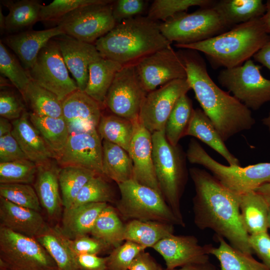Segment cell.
<instances>
[{"mask_svg": "<svg viewBox=\"0 0 270 270\" xmlns=\"http://www.w3.org/2000/svg\"><path fill=\"white\" fill-rule=\"evenodd\" d=\"M190 174L195 189L192 199L195 225L200 230H212L238 250L254 254L250 235L241 220L240 196L229 190L205 170L193 168Z\"/></svg>", "mask_w": 270, "mask_h": 270, "instance_id": "6da1fadb", "label": "cell"}, {"mask_svg": "<svg viewBox=\"0 0 270 270\" xmlns=\"http://www.w3.org/2000/svg\"><path fill=\"white\" fill-rule=\"evenodd\" d=\"M178 52L185 66L191 89L224 141L250 129L256 122L251 110L216 84L198 52L182 48Z\"/></svg>", "mask_w": 270, "mask_h": 270, "instance_id": "7a4b0ae2", "label": "cell"}, {"mask_svg": "<svg viewBox=\"0 0 270 270\" xmlns=\"http://www.w3.org/2000/svg\"><path fill=\"white\" fill-rule=\"evenodd\" d=\"M160 23L137 16L117 24L98 39L95 46L102 57L122 66L136 62L171 46L161 32Z\"/></svg>", "mask_w": 270, "mask_h": 270, "instance_id": "3957f363", "label": "cell"}, {"mask_svg": "<svg viewBox=\"0 0 270 270\" xmlns=\"http://www.w3.org/2000/svg\"><path fill=\"white\" fill-rule=\"evenodd\" d=\"M268 37L261 17L236 26L208 40L174 46L200 52L215 68H228L241 66L250 59Z\"/></svg>", "mask_w": 270, "mask_h": 270, "instance_id": "277c9868", "label": "cell"}, {"mask_svg": "<svg viewBox=\"0 0 270 270\" xmlns=\"http://www.w3.org/2000/svg\"><path fill=\"white\" fill-rule=\"evenodd\" d=\"M152 158L156 178L163 198L185 226L180 200L188 180L184 158L178 146L167 140L164 130L152 134Z\"/></svg>", "mask_w": 270, "mask_h": 270, "instance_id": "5b68a950", "label": "cell"}, {"mask_svg": "<svg viewBox=\"0 0 270 270\" xmlns=\"http://www.w3.org/2000/svg\"><path fill=\"white\" fill-rule=\"evenodd\" d=\"M186 156L190 162L203 166L225 188L238 196L270 183V162H260L245 167L225 166L212 158L194 139L189 143Z\"/></svg>", "mask_w": 270, "mask_h": 270, "instance_id": "8992f818", "label": "cell"}, {"mask_svg": "<svg viewBox=\"0 0 270 270\" xmlns=\"http://www.w3.org/2000/svg\"><path fill=\"white\" fill-rule=\"evenodd\" d=\"M118 186L120 196L115 202L116 209L124 220L154 221L184 226L160 192L132 179Z\"/></svg>", "mask_w": 270, "mask_h": 270, "instance_id": "52a82bcc", "label": "cell"}, {"mask_svg": "<svg viewBox=\"0 0 270 270\" xmlns=\"http://www.w3.org/2000/svg\"><path fill=\"white\" fill-rule=\"evenodd\" d=\"M164 36L174 44H187L208 40L230 29L212 7L184 12L160 23Z\"/></svg>", "mask_w": 270, "mask_h": 270, "instance_id": "ba28073f", "label": "cell"}, {"mask_svg": "<svg viewBox=\"0 0 270 270\" xmlns=\"http://www.w3.org/2000/svg\"><path fill=\"white\" fill-rule=\"evenodd\" d=\"M0 268L4 270H58L50 255L36 238L0 226Z\"/></svg>", "mask_w": 270, "mask_h": 270, "instance_id": "9c48e42d", "label": "cell"}, {"mask_svg": "<svg viewBox=\"0 0 270 270\" xmlns=\"http://www.w3.org/2000/svg\"><path fill=\"white\" fill-rule=\"evenodd\" d=\"M260 68L249 59L241 66L224 68L218 80L248 108L256 110L270 102V80L262 76Z\"/></svg>", "mask_w": 270, "mask_h": 270, "instance_id": "30bf717a", "label": "cell"}, {"mask_svg": "<svg viewBox=\"0 0 270 270\" xmlns=\"http://www.w3.org/2000/svg\"><path fill=\"white\" fill-rule=\"evenodd\" d=\"M113 2L78 8L61 18L56 26L64 34L93 44L117 24L112 16Z\"/></svg>", "mask_w": 270, "mask_h": 270, "instance_id": "8fae6325", "label": "cell"}, {"mask_svg": "<svg viewBox=\"0 0 270 270\" xmlns=\"http://www.w3.org/2000/svg\"><path fill=\"white\" fill-rule=\"evenodd\" d=\"M27 71L32 80L54 94L61 102L78 90L76 81L69 76L55 39L42 48L34 64Z\"/></svg>", "mask_w": 270, "mask_h": 270, "instance_id": "7c38bea8", "label": "cell"}, {"mask_svg": "<svg viewBox=\"0 0 270 270\" xmlns=\"http://www.w3.org/2000/svg\"><path fill=\"white\" fill-rule=\"evenodd\" d=\"M147 94L138 77L134 64L124 65L116 74L108 92L104 105L115 115L138 121Z\"/></svg>", "mask_w": 270, "mask_h": 270, "instance_id": "4fadbf2b", "label": "cell"}, {"mask_svg": "<svg viewBox=\"0 0 270 270\" xmlns=\"http://www.w3.org/2000/svg\"><path fill=\"white\" fill-rule=\"evenodd\" d=\"M134 64L148 93L174 80L186 78L182 60L171 46L144 56Z\"/></svg>", "mask_w": 270, "mask_h": 270, "instance_id": "5bb4252c", "label": "cell"}, {"mask_svg": "<svg viewBox=\"0 0 270 270\" xmlns=\"http://www.w3.org/2000/svg\"><path fill=\"white\" fill-rule=\"evenodd\" d=\"M191 90L186 78L171 81L148 92L138 117L140 124L152 134L164 130L166 122L178 98Z\"/></svg>", "mask_w": 270, "mask_h": 270, "instance_id": "9a60e30c", "label": "cell"}, {"mask_svg": "<svg viewBox=\"0 0 270 270\" xmlns=\"http://www.w3.org/2000/svg\"><path fill=\"white\" fill-rule=\"evenodd\" d=\"M102 140L96 128L70 134L55 160L60 168L76 166L102 175Z\"/></svg>", "mask_w": 270, "mask_h": 270, "instance_id": "2e32d148", "label": "cell"}, {"mask_svg": "<svg viewBox=\"0 0 270 270\" xmlns=\"http://www.w3.org/2000/svg\"><path fill=\"white\" fill-rule=\"evenodd\" d=\"M212 244L201 246L192 235L171 234L159 241L152 248L164 258L166 268L172 270L209 260Z\"/></svg>", "mask_w": 270, "mask_h": 270, "instance_id": "e0dca14e", "label": "cell"}, {"mask_svg": "<svg viewBox=\"0 0 270 270\" xmlns=\"http://www.w3.org/2000/svg\"><path fill=\"white\" fill-rule=\"evenodd\" d=\"M56 38L64 62L74 76L78 90L84 92L89 66L101 56L94 44L78 40L66 34Z\"/></svg>", "mask_w": 270, "mask_h": 270, "instance_id": "ac0fdd59", "label": "cell"}, {"mask_svg": "<svg viewBox=\"0 0 270 270\" xmlns=\"http://www.w3.org/2000/svg\"><path fill=\"white\" fill-rule=\"evenodd\" d=\"M128 152L133 164L132 180L162 194L154 166L152 134L140 124L132 138Z\"/></svg>", "mask_w": 270, "mask_h": 270, "instance_id": "d6986e66", "label": "cell"}, {"mask_svg": "<svg viewBox=\"0 0 270 270\" xmlns=\"http://www.w3.org/2000/svg\"><path fill=\"white\" fill-rule=\"evenodd\" d=\"M62 106L70 132L97 129L102 116V106L84 92H74L62 101Z\"/></svg>", "mask_w": 270, "mask_h": 270, "instance_id": "ffe728a7", "label": "cell"}, {"mask_svg": "<svg viewBox=\"0 0 270 270\" xmlns=\"http://www.w3.org/2000/svg\"><path fill=\"white\" fill-rule=\"evenodd\" d=\"M64 34L58 26L48 29L22 31L5 37L2 42L16 54L22 66L28 70L42 48L52 39Z\"/></svg>", "mask_w": 270, "mask_h": 270, "instance_id": "44dd1931", "label": "cell"}, {"mask_svg": "<svg viewBox=\"0 0 270 270\" xmlns=\"http://www.w3.org/2000/svg\"><path fill=\"white\" fill-rule=\"evenodd\" d=\"M0 226L36 238L48 225L39 212L18 206L0 196Z\"/></svg>", "mask_w": 270, "mask_h": 270, "instance_id": "7402d4cb", "label": "cell"}, {"mask_svg": "<svg viewBox=\"0 0 270 270\" xmlns=\"http://www.w3.org/2000/svg\"><path fill=\"white\" fill-rule=\"evenodd\" d=\"M37 166L34 188L40 206L50 218H58L63 206L58 180L60 168L51 160Z\"/></svg>", "mask_w": 270, "mask_h": 270, "instance_id": "603a6c76", "label": "cell"}, {"mask_svg": "<svg viewBox=\"0 0 270 270\" xmlns=\"http://www.w3.org/2000/svg\"><path fill=\"white\" fill-rule=\"evenodd\" d=\"M12 134L16 138L27 158L37 165L54 159L38 131L25 111L21 116L12 122Z\"/></svg>", "mask_w": 270, "mask_h": 270, "instance_id": "cb8c5ba5", "label": "cell"}, {"mask_svg": "<svg viewBox=\"0 0 270 270\" xmlns=\"http://www.w3.org/2000/svg\"><path fill=\"white\" fill-rule=\"evenodd\" d=\"M107 203H90L64 208L58 227L67 238L73 240L90 234L99 214Z\"/></svg>", "mask_w": 270, "mask_h": 270, "instance_id": "d4e9b609", "label": "cell"}, {"mask_svg": "<svg viewBox=\"0 0 270 270\" xmlns=\"http://www.w3.org/2000/svg\"><path fill=\"white\" fill-rule=\"evenodd\" d=\"M184 136L198 138L220 154L229 165L240 166V160L228 150L216 128L202 109H194Z\"/></svg>", "mask_w": 270, "mask_h": 270, "instance_id": "484cf974", "label": "cell"}, {"mask_svg": "<svg viewBox=\"0 0 270 270\" xmlns=\"http://www.w3.org/2000/svg\"><path fill=\"white\" fill-rule=\"evenodd\" d=\"M212 7L228 29L261 18L266 12V4L262 0H215Z\"/></svg>", "mask_w": 270, "mask_h": 270, "instance_id": "4316f807", "label": "cell"}, {"mask_svg": "<svg viewBox=\"0 0 270 270\" xmlns=\"http://www.w3.org/2000/svg\"><path fill=\"white\" fill-rule=\"evenodd\" d=\"M270 206L263 196L255 190L240 196L241 220L250 236L268 232Z\"/></svg>", "mask_w": 270, "mask_h": 270, "instance_id": "83f0119b", "label": "cell"}, {"mask_svg": "<svg viewBox=\"0 0 270 270\" xmlns=\"http://www.w3.org/2000/svg\"><path fill=\"white\" fill-rule=\"evenodd\" d=\"M120 64L102 57L92 62L88 68V78L84 92L102 106L104 105L108 92Z\"/></svg>", "mask_w": 270, "mask_h": 270, "instance_id": "f1b7e54d", "label": "cell"}, {"mask_svg": "<svg viewBox=\"0 0 270 270\" xmlns=\"http://www.w3.org/2000/svg\"><path fill=\"white\" fill-rule=\"evenodd\" d=\"M36 239L50 255L58 270H82L76 260V254L68 244V238L63 234L58 226H48Z\"/></svg>", "mask_w": 270, "mask_h": 270, "instance_id": "f546056e", "label": "cell"}, {"mask_svg": "<svg viewBox=\"0 0 270 270\" xmlns=\"http://www.w3.org/2000/svg\"><path fill=\"white\" fill-rule=\"evenodd\" d=\"M102 173L117 184L132 179L133 164L128 152L118 145L102 141Z\"/></svg>", "mask_w": 270, "mask_h": 270, "instance_id": "4dcf8cb0", "label": "cell"}, {"mask_svg": "<svg viewBox=\"0 0 270 270\" xmlns=\"http://www.w3.org/2000/svg\"><path fill=\"white\" fill-rule=\"evenodd\" d=\"M29 116L55 160L63 150L70 134L68 122L63 117L39 116L31 112H29Z\"/></svg>", "mask_w": 270, "mask_h": 270, "instance_id": "1f68e13d", "label": "cell"}, {"mask_svg": "<svg viewBox=\"0 0 270 270\" xmlns=\"http://www.w3.org/2000/svg\"><path fill=\"white\" fill-rule=\"evenodd\" d=\"M174 225L154 221L133 220L125 224L124 240L144 248H152L165 237L174 234Z\"/></svg>", "mask_w": 270, "mask_h": 270, "instance_id": "d6a6232c", "label": "cell"}, {"mask_svg": "<svg viewBox=\"0 0 270 270\" xmlns=\"http://www.w3.org/2000/svg\"><path fill=\"white\" fill-rule=\"evenodd\" d=\"M214 240L219 245L218 247L212 246L210 254L219 262L220 270H270L264 263L256 260L252 254L234 248L222 237L214 235Z\"/></svg>", "mask_w": 270, "mask_h": 270, "instance_id": "836d02e7", "label": "cell"}, {"mask_svg": "<svg viewBox=\"0 0 270 270\" xmlns=\"http://www.w3.org/2000/svg\"><path fill=\"white\" fill-rule=\"evenodd\" d=\"M140 122L114 114L102 116L97 128L102 140L119 146L128 152Z\"/></svg>", "mask_w": 270, "mask_h": 270, "instance_id": "e575fe53", "label": "cell"}, {"mask_svg": "<svg viewBox=\"0 0 270 270\" xmlns=\"http://www.w3.org/2000/svg\"><path fill=\"white\" fill-rule=\"evenodd\" d=\"M1 2L8 10V13L6 16L5 30L18 32L32 26L39 21L42 6L40 1L4 0Z\"/></svg>", "mask_w": 270, "mask_h": 270, "instance_id": "d590c367", "label": "cell"}, {"mask_svg": "<svg viewBox=\"0 0 270 270\" xmlns=\"http://www.w3.org/2000/svg\"><path fill=\"white\" fill-rule=\"evenodd\" d=\"M31 112L39 116L63 117L62 102L51 92L31 80L22 94Z\"/></svg>", "mask_w": 270, "mask_h": 270, "instance_id": "8d00e7d4", "label": "cell"}, {"mask_svg": "<svg viewBox=\"0 0 270 270\" xmlns=\"http://www.w3.org/2000/svg\"><path fill=\"white\" fill-rule=\"evenodd\" d=\"M125 224L116 208L108 204L98 217L90 234L113 248L124 240Z\"/></svg>", "mask_w": 270, "mask_h": 270, "instance_id": "74e56055", "label": "cell"}, {"mask_svg": "<svg viewBox=\"0 0 270 270\" xmlns=\"http://www.w3.org/2000/svg\"><path fill=\"white\" fill-rule=\"evenodd\" d=\"M98 174L92 170L80 167L60 168L58 180L64 208H69L82 187Z\"/></svg>", "mask_w": 270, "mask_h": 270, "instance_id": "f35d334b", "label": "cell"}, {"mask_svg": "<svg viewBox=\"0 0 270 270\" xmlns=\"http://www.w3.org/2000/svg\"><path fill=\"white\" fill-rule=\"evenodd\" d=\"M194 108L192 102L186 94L182 96L176 103L165 124L164 134L168 142L178 146L184 136Z\"/></svg>", "mask_w": 270, "mask_h": 270, "instance_id": "ab89813d", "label": "cell"}, {"mask_svg": "<svg viewBox=\"0 0 270 270\" xmlns=\"http://www.w3.org/2000/svg\"><path fill=\"white\" fill-rule=\"evenodd\" d=\"M214 0H154L150 6L146 16L150 20L162 22L178 14L186 12L190 7L212 6Z\"/></svg>", "mask_w": 270, "mask_h": 270, "instance_id": "60d3db41", "label": "cell"}, {"mask_svg": "<svg viewBox=\"0 0 270 270\" xmlns=\"http://www.w3.org/2000/svg\"><path fill=\"white\" fill-rule=\"evenodd\" d=\"M104 177L98 174L91 178L81 189L70 208L90 203L114 202V192Z\"/></svg>", "mask_w": 270, "mask_h": 270, "instance_id": "b9f144b4", "label": "cell"}, {"mask_svg": "<svg viewBox=\"0 0 270 270\" xmlns=\"http://www.w3.org/2000/svg\"><path fill=\"white\" fill-rule=\"evenodd\" d=\"M0 72L10 80L22 95L31 81L28 71L22 66L18 58L8 50L1 40Z\"/></svg>", "mask_w": 270, "mask_h": 270, "instance_id": "7bdbcfd3", "label": "cell"}, {"mask_svg": "<svg viewBox=\"0 0 270 270\" xmlns=\"http://www.w3.org/2000/svg\"><path fill=\"white\" fill-rule=\"evenodd\" d=\"M37 170V164L28 159L0 163V184H30L34 182Z\"/></svg>", "mask_w": 270, "mask_h": 270, "instance_id": "ee69618b", "label": "cell"}, {"mask_svg": "<svg viewBox=\"0 0 270 270\" xmlns=\"http://www.w3.org/2000/svg\"><path fill=\"white\" fill-rule=\"evenodd\" d=\"M0 196L18 206L38 212L41 206L34 187L25 184H0Z\"/></svg>", "mask_w": 270, "mask_h": 270, "instance_id": "f6af8a7d", "label": "cell"}, {"mask_svg": "<svg viewBox=\"0 0 270 270\" xmlns=\"http://www.w3.org/2000/svg\"><path fill=\"white\" fill-rule=\"evenodd\" d=\"M107 0H54L46 6L42 5L39 21L56 23L63 17L76 9L86 6L104 2Z\"/></svg>", "mask_w": 270, "mask_h": 270, "instance_id": "bcb514c9", "label": "cell"}, {"mask_svg": "<svg viewBox=\"0 0 270 270\" xmlns=\"http://www.w3.org/2000/svg\"><path fill=\"white\" fill-rule=\"evenodd\" d=\"M145 249L135 242L126 240L114 248L106 256L108 270H128L134 258Z\"/></svg>", "mask_w": 270, "mask_h": 270, "instance_id": "7dc6e473", "label": "cell"}, {"mask_svg": "<svg viewBox=\"0 0 270 270\" xmlns=\"http://www.w3.org/2000/svg\"><path fill=\"white\" fill-rule=\"evenodd\" d=\"M68 244L76 254H91L98 255L100 254L111 251L113 248L104 242L94 237L88 235L82 236L73 240L68 238Z\"/></svg>", "mask_w": 270, "mask_h": 270, "instance_id": "c3c4849f", "label": "cell"}, {"mask_svg": "<svg viewBox=\"0 0 270 270\" xmlns=\"http://www.w3.org/2000/svg\"><path fill=\"white\" fill-rule=\"evenodd\" d=\"M144 0H117L112 2V16L116 24L142 14L146 7Z\"/></svg>", "mask_w": 270, "mask_h": 270, "instance_id": "681fc988", "label": "cell"}, {"mask_svg": "<svg viewBox=\"0 0 270 270\" xmlns=\"http://www.w3.org/2000/svg\"><path fill=\"white\" fill-rule=\"evenodd\" d=\"M25 111V106L14 92L10 90H1L0 117L14 120L20 118Z\"/></svg>", "mask_w": 270, "mask_h": 270, "instance_id": "f907efd6", "label": "cell"}, {"mask_svg": "<svg viewBox=\"0 0 270 270\" xmlns=\"http://www.w3.org/2000/svg\"><path fill=\"white\" fill-rule=\"evenodd\" d=\"M28 159L12 133L0 137V163Z\"/></svg>", "mask_w": 270, "mask_h": 270, "instance_id": "816d5d0a", "label": "cell"}, {"mask_svg": "<svg viewBox=\"0 0 270 270\" xmlns=\"http://www.w3.org/2000/svg\"><path fill=\"white\" fill-rule=\"evenodd\" d=\"M249 242L254 253L270 268V235L268 232L250 236Z\"/></svg>", "mask_w": 270, "mask_h": 270, "instance_id": "f5cc1de1", "label": "cell"}, {"mask_svg": "<svg viewBox=\"0 0 270 270\" xmlns=\"http://www.w3.org/2000/svg\"><path fill=\"white\" fill-rule=\"evenodd\" d=\"M76 260L82 270H108L106 257L96 254H80L76 255Z\"/></svg>", "mask_w": 270, "mask_h": 270, "instance_id": "db71d44e", "label": "cell"}, {"mask_svg": "<svg viewBox=\"0 0 270 270\" xmlns=\"http://www.w3.org/2000/svg\"><path fill=\"white\" fill-rule=\"evenodd\" d=\"M128 270H164L152 256L144 250L134 260Z\"/></svg>", "mask_w": 270, "mask_h": 270, "instance_id": "11a10c76", "label": "cell"}, {"mask_svg": "<svg viewBox=\"0 0 270 270\" xmlns=\"http://www.w3.org/2000/svg\"><path fill=\"white\" fill-rule=\"evenodd\" d=\"M252 57L270 71V34L267 42Z\"/></svg>", "mask_w": 270, "mask_h": 270, "instance_id": "9f6ffc18", "label": "cell"}, {"mask_svg": "<svg viewBox=\"0 0 270 270\" xmlns=\"http://www.w3.org/2000/svg\"><path fill=\"white\" fill-rule=\"evenodd\" d=\"M218 270L216 268L210 261L202 264H192L172 270Z\"/></svg>", "mask_w": 270, "mask_h": 270, "instance_id": "6f0895ef", "label": "cell"}, {"mask_svg": "<svg viewBox=\"0 0 270 270\" xmlns=\"http://www.w3.org/2000/svg\"><path fill=\"white\" fill-rule=\"evenodd\" d=\"M9 120L6 118H0V137L12 133V124Z\"/></svg>", "mask_w": 270, "mask_h": 270, "instance_id": "680465c9", "label": "cell"}, {"mask_svg": "<svg viewBox=\"0 0 270 270\" xmlns=\"http://www.w3.org/2000/svg\"><path fill=\"white\" fill-rule=\"evenodd\" d=\"M265 4L266 12L262 20L266 32L270 34V0H268Z\"/></svg>", "mask_w": 270, "mask_h": 270, "instance_id": "91938a15", "label": "cell"}, {"mask_svg": "<svg viewBox=\"0 0 270 270\" xmlns=\"http://www.w3.org/2000/svg\"><path fill=\"white\" fill-rule=\"evenodd\" d=\"M255 191L262 194L270 206V183L261 186Z\"/></svg>", "mask_w": 270, "mask_h": 270, "instance_id": "94428289", "label": "cell"}, {"mask_svg": "<svg viewBox=\"0 0 270 270\" xmlns=\"http://www.w3.org/2000/svg\"><path fill=\"white\" fill-rule=\"evenodd\" d=\"M6 16H4L2 10L0 8V34H2L5 31Z\"/></svg>", "mask_w": 270, "mask_h": 270, "instance_id": "6125c7cd", "label": "cell"}, {"mask_svg": "<svg viewBox=\"0 0 270 270\" xmlns=\"http://www.w3.org/2000/svg\"><path fill=\"white\" fill-rule=\"evenodd\" d=\"M262 124L268 128L270 134V111L268 116L262 118Z\"/></svg>", "mask_w": 270, "mask_h": 270, "instance_id": "be15d7a7", "label": "cell"}, {"mask_svg": "<svg viewBox=\"0 0 270 270\" xmlns=\"http://www.w3.org/2000/svg\"><path fill=\"white\" fill-rule=\"evenodd\" d=\"M268 228L270 229V206L269 208L268 215Z\"/></svg>", "mask_w": 270, "mask_h": 270, "instance_id": "e7e4bbea", "label": "cell"}, {"mask_svg": "<svg viewBox=\"0 0 270 270\" xmlns=\"http://www.w3.org/2000/svg\"></svg>", "mask_w": 270, "mask_h": 270, "instance_id": "03108f58", "label": "cell"}]
</instances>
